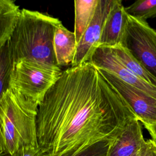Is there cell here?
<instances>
[{
  "label": "cell",
  "instance_id": "ba28073f",
  "mask_svg": "<svg viewBox=\"0 0 156 156\" xmlns=\"http://www.w3.org/2000/svg\"><path fill=\"white\" fill-rule=\"evenodd\" d=\"M114 0H99L93 18L77 44L75 57L71 66L89 62L99 41L104 24Z\"/></svg>",
  "mask_w": 156,
  "mask_h": 156
},
{
  "label": "cell",
  "instance_id": "e0dca14e",
  "mask_svg": "<svg viewBox=\"0 0 156 156\" xmlns=\"http://www.w3.org/2000/svg\"><path fill=\"white\" fill-rule=\"evenodd\" d=\"M112 141L107 140L97 143L76 156H108L109 147Z\"/></svg>",
  "mask_w": 156,
  "mask_h": 156
},
{
  "label": "cell",
  "instance_id": "d6986e66",
  "mask_svg": "<svg viewBox=\"0 0 156 156\" xmlns=\"http://www.w3.org/2000/svg\"><path fill=\"white\" fill-rule=\"evenodd\" d=\"M13 156H44V154L40 147H24L20 149Z\"/></svg>",
  "mask_w": 156,
  "mask_h": 156
},
{
  "label": "cell",
  "instance_id": "9c48e42d",
  "mask_svg": "<svg viewBox=\"0 0 156 156\" xmlns=\"http://www.w3.org/2000/svg\"><path fill=\"white\" fill-rule=\"evenodd\" d=\"M129 18L122 1L114 0L105 21L99 46L115 48L120 46Z\"/></svg>",
  "mask_w": 156,
  "mask_h": 156
},
{
  "label": "cell",
  "instance_id": "277c9868",
  "mask_svg": "<svg viewBox=\"0 0 156 156\" xmlns=\"http://www.w3.org/2000/svg\"><path fill=\"white\" fill-rule=\"evenodd\" d=\"M62 72L58 66L21 59L13 63L9 88L38 105L58 80Z\"/></svg>",
  "mask_w": 156,
  "mask_h": 156
},
{
  "label": "cell",
  "instance_id": "8fae6325",
  "mask_svg": "<svg viewBox=\"0 0 156 156\" xmlns=\"http://www.w3.org/2000/svg\"><path fill=\"white\" fill-rule=\"evenodd\" d=\"M77 42L74 32L69 31L62 23L55 30L53 45L57 65L66 66L72 65L76 49Z\"/></svg>",
  "mask_w": 156,
  "mask_h": 156
},
{
  "label": "cell",
  "instance_id": "5bb4252c",
  "mask_svg": "<svg viewBox=\"0 0 156 156\" xmlns=\"http://www.w3.org/2000/svg\"><path fill=\"white\" fill-rule=\"evenodd\" d=\"M121 63L143 80L156 87V79L152 76L122 46L111 48Z\"/></svg>",
  "mask_w": 156,
  "mask_h": 156
},
{
  "label": "cell",
  "instance_id": "9a60e30c",
  "mask_svg": "<svg viewBox=\"0 0 156 156\" xmlns=\"http://www.w3.org/2000/svg\"><path fill=\"white\" fill-rule=\"evenodd\" d=\"M13 63L8 41L0 49V101L4 93L9 89Z\"/></svg>",
  "mask_w": 156,
  "mask_h": 156
},
{
  "label": "cell",
  "instance_id": "2e32d148",
  "mask_svg": "<svg viewBox=\"0 0 156 156\" xmlns=\"http://www.w3.org/2000/svg\"><path fill=\"white\" fill-rule=\"evenodd\" d=\"M125 9L129 15L146 21L156 17V0H138Z\"/></svg>",
  "mask_w": 156,
  "mask_h": 156
},
{
  "label": "cell",
  "instance_id": "52a82bcc",
  "mask_svg": "<svg viewBox=\"0 0 156 156\" xmlns=\"http://www.w3.org/2000/svg\"><path fill=\"white\" fill-rule=\"evenodd\" d=\"M89 62L98 68L112 73L128 85L156 98V87L143 80L126 67L111 48L97 47Z\"/></svg>",
  "mask_w": 156,
  "mask_h": 156
},
{
  "label": "cell",
  "instance_id": "7a4b0ae2",
  "mask_svg": "<svg viewBox=\"0 0 156 156\" xmlns=\"http://www.w3.org/2000/svg\"><path fill=\"white\" fill-rule=\"evenodd\" d=\"M60 24L62 22L58 18L23 9L9 41L13 63L29 59L58 66L53 41L55 30Z\"/></svg>",
  "mask_w": 156,
  "mask_h": 156
},
{
  "label": "cell",
  "instance_id": "603a6c76",
  "mask_svg": "<svg viewBox=\"0 0 156 156\" xmlns=\"http://www.w3.org/2000/svg\"><path fill=\"white\" fill-rule=\"evenodd\" d=\"M0 155H1V154H0Z\"/></svg>",
  "mask_w": 156,
  "mask_h": 156
},
{
  "label": "cell",
  "instance_id": "7c38bea8",
  "mask_svg": "<svg viewBox=\"0 0 156 156\" xmlns=\"http://www.w3.org/2000/svg\"><path fill=\"white\" fill-rule=\"evenodd\" d=\"M21 10L12 0H0V49L10 40L18 21Z\"/></svg>",
  "mask_w": 156,
  "mask_h": 156
},
{
  "label": "cell",
  "instance_id": "5b68a950",
  "mask_svg": "<svg viewBox=\"0 0 156 156\" xmlns=\"http://www.w3.org/2000/svg\"><path fill=\"white\" fill-rule=\"evenodd\" d=\"M156 79V30L129 15L121 45Z\"/></svg>",
  "mask_w": 156,
  "mask_h": 156
},
{
  "label": "cell",
  "instance_id": "3957f363",
  "mask_svg": "<svg viewBox=\"0 0 156 156\" xmlns=\"http://www.w3.org/2000/svg\"><path fill=\"white\" fill-rule=\"evenodd\" d=\"M38 104L9 88L0 101V154L13 156L24 147H39Z\"/></svg>",
  "mask_w": 156,
  "mask_h": 156
},
{
  "label": "cell",
  "instance_id": "44dd1931",
  "mask_svg": "<svg viewBox=\"0 0 156 156\" xmlns=\"http://www.w3.org/2000/svg\"><path fill=\"white\" fill-rule=\"evenodd\" d=\"M0 156H11V155H8V154H2V155H1Z\"/></svg>",
  "mask_w": 156,
  "mask_h": 156
},
{
  "label": "cell",
  "instance_id": "4fadbf2b",
  "mask_svg": "<svg viewBox=\"0 0 156 156\" xmlns=\"http://www.w3.org/2000/svg\"><path fill=\"white\" fill-rule=\"evenodd\" d=\"M99 0L74 1V35L77 44L80 40L95 13Z\"/></svg>",
  "mask_w": 156,
  "mask_h": 156
},
{
  "label": "cell",
  "instance_id": "30bf717a",
  "mask_svg": "<svg viewBox=\"0 0 156 156\" xmlns=\"http://www.w3.org/2000/svg\"><path fill=\"white\" fill-rule=\"evenodd\" d=\"M144 140L141 122L133 118L112 141L108 156H132L138 152Z\"/></svg>",
  "mask_w": 156,
  "mask_h": 156
},
{
  "label": "cell",
  "instance_id": "8992f818",
  "mask_svg": "<svg viewBox=\"0 0 156 156\" xmlns=\"http://www.w3.org/2000/svg\"><path fill=\"white\" fill-rule=\"evenodd\" d=\"M99 70L126 101L143 126L156 123L155 98L128 85L112 73Z\"/></svg>",
  "mask_w": 156,
  "mask_h": 156
},
{
  "label": "cell",
  "instance_id": "7402d4cb",
  "mask_svg": "<svg viewBox=\"0 0 156 156\" xmlns=\"http://www.w3.org/2000/svg\"><path fill=\"white\" fill-rule=\"evenodd\" d=\"M132 156H139V155H138V152H137V153L133 154Z\"/></svg>",
  "mask_w": 156,
  "mask_h": 156
},
{
  "label": "cell",
  "instance_id": "6da1fadb",
  "mask_svg": "<svg viewBox=\"0 0 156 156\" xmlns=\"http://www.w3.org/2000/svg\"><path fill=\"white\" fill-rule=\"evenodd\" d=\"M136 118L99 69L87 62L63 71L38 104V145L44 156H76L115 140Z\"/></svg>",
  "mask_w": 156,
  "mask_h": 156
},
{
  "label": "cell",
  "instance_id": "ac0fdd59",
  "mask_svg": "<svg viewBox=\"0 0 156 156\" xmlns=\"http://www.w3.org/2000/svg\"><path fill=\"white\" fill-rule=\"evenodd\" d=\"M139 156H156V142L151 139L144 140L140 151Z\"/></svg>",
  "mask_w": 156,
  "mask_h": 156
},
{
  "label": "cell",
  "instance_id": "ffe728a7",
  "mask_svg": "<svg viewBox=\"0 0 156 156\" xmlns=\"http://www.w3.org/2000/svg\"><path fill=\"white\" fill-rule=\"evenodd\" d=\"M144 126L149 132L152 138V140L156 142V123L152 124H146L144 125Z\"/></svg>",
  "mask_w": 156,
  "mask_h": 156
}]
</instances>
